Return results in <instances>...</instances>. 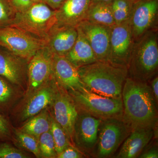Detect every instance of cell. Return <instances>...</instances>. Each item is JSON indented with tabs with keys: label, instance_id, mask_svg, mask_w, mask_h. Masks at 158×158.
I'll return each instance as SVG.
<instances>
[{
	"label": "cell",
	"instance_id": "cell-19",
	"mask_svg": "<svg viewBox=\"0 0 158 158\" xmlns=\"http://www.w3.org/2000/svg\"><path fill=\"white\" fill-rule=\"evenodd\" d=\"M56 93L54 88L49 86L37 90L27 103L23 113L24 119L38 114L54 102Z\"/></svg>",
	"mask_w": 158,
	"mask_h": 158
},
{
	"label": "cell",
	"instance_id": "cell-4",
	"mask_svg": "<svg viewBox=\"0 0 158 158\" xmlns=\"http://www.w3.org/2000/svg\"><path fill=\"white\" fill-rule=\"evenodd\" d=\"M71 96L80 111L101 120L123 118L122 97L110 98L93 93L85 87L80 90H69Z\"/></svg>",
	"mask_w": 158,
	"mask_h": 158
},
{
	"label": "cell",
	"instance_id": "cell-8",
	"mask_svg": "<svg viewBox=\"0 0 158 158\" xmlns=\"http://www.w3.org/2000/svg\"><path fill=\"white\" fill-rule=\"evenodd\" d=\"M134 41L128 20L111 28L108 62L127 69Z\"/></svg>",
	"mask_w": 158,
	"mask_h": 158
},
{
	"label": "cell",
	"instance_id": "cell-14",
	"mask_svg": "<svg viewBox=\"0 0 158 158\" xmlns=\"http://www.w3.org/2000/svg\"><path fill=\"white\" fill-rule=\"evenodd\" d=\"M78 37L76 27L56 24L45 40L53 54L65 56L74 45Z\"/></svg>",
	"mask_w": 158,
	"mask_h": 158
},
{
	"label": "cell",
	"instance_id": "cell-3",
	"mask_svg": "<svg viewBox=\"0 0 158 158\" xmlns=\"http://www.w3.org/2000/svg\"><path fill=\"white\" fill-rule=\"evenodd\" d=\"M158 68V33L155 28L134 42L128 66V77L148 82L156 76Z\"/></svg>",
	"mask_w": 158,
	"mask_h": 158
},
{
	"label": "cell",
	"instance_id": "cell-18",
	"mask_svg": "<svg viewBox=\"0 0 158 158\" xmlns=\"http://www.w3.org/2000/svg\"><path fill=\"white\" fill-rule=\"evenodd\" d=\"M77 29L78 37L76 41L65 57L73 65L78 68L96 62L98 60L87 40L82 32Z\"/></svg>",
	"mask_w": 158,
	"mask_h": 158
},
{
	"label": "cell",
	"instance_id": "cell-21",
	"mask_svg": "<svg viewBox=\"0 0 158 158\" xmlns=\"http://www.w3.org/2000/svg\"><path fill=\"white\" fill-rule=\"evenodd\" d=\"M111 3H90L85 20L112 27L116 23L113 16Z\"/></svg>",
	"mask_w": 158,
	"mask_h": 158
},
{
	"label": "cell",
	"instance_id": "cell-31",
	"mask_svg": "<svg viewBox=\"0 0 158 158\" xmlns=\"http://www.w3.org/2000/svg\"><path fill=\"white\" fill-rule=\"evenodd\" d=\"M69 146L62 152L57 155L59 158H84L85 156L72 146Z\"/></svg>",
	"mask_w": 158,
	"mask_h": 158
},
{
	"label": "cell",
	"instance_id": "cell-10",
	"mask_svg": "<svg viewBox=\"0 0 158 158\" xmlns=\"http://www.w3.org/2000/svg\"><path fill=\"white\" fill-rule=\"evenodd\" d=\"M101 119L81 111L74 127L73 142L82 150L92 156L97 142Z\"/></svg>",
	"mask_w": 158,
	"mask_h": 158
},
{
	"label": "cell",
	"instance_id": "cell-35",
	"mask_svg": "<svg viewBox=\"0 0 158 158\" xmlns=\"http://www.w3.org/2000/svg\"><path fill=\"white\" fill-rule=\"evenodd\" d=\"M46 1L48 3L49 5L52 9L57 10L61 7L65 0H46Z\"/></svg>",
	"mask_w": 158,
	"mask_h": 158
},
{
	"label": "cell",
	"instance_id": "cell-34",
	"mask_svg": "<svg viewBox=\"0 0 158 158\" xmlns=\"http://www.w3.org/2000/svg\"><path fill=\"white\" fill-rule=\"evenodd\" d=\"M150 81V87L156 102L158 103V77L156 76Z\"/></svg>",
	"mask_w": 158,
	"mask_h": 158
},
{
	"label": "cell",
	"instance_id": "cell-15",
	"mask_svg": "<svg viewBox=\"0 0 158 158\" xmlns=\"http://www.w3.org/2000/svg\"><path fill=\"white\" fill-rule=\"evenodd\" d=\"M53 72L59 84L65 89L76 90L85 87L78 69L64 56L53 54Z\"/></svg>",
	"mask_w": 158,
	"mask_h": 158
},
{
	"label": "cell",
	"instance_id": "cell-36",
	"mask_svg": "<svg viewBox=\"0 0 158 158\" xmlns=\"http://www.w3.org/2000/svg\"><path fill=\"white\" fill-rule=\"evenodd\" d=\"M113 0H91V3H111Z\"/></svg>",
	"mask_w": 158,
	"mask_h": 158
},
{
	"label": "cell",
	"instance_id": "cell-1",
	"mask_svg": "<svg viewBox=\"0 0 158 158\" xmlns=\"http://www.w3.org/2000/svg\"><path fill=\"white\" fill-rule=\"evenodd\" d=\"M123 121L132 130L157 127L158 103L148 82L127 77L122 92Z\"/></svg>",
	"mask_w": 158,
	"mask_h": 158
},
{
	"label": "cell",
	"instance_id": "cell-12",
	"mask_svg": "<svg viewBox=\"0 0 158 158\" xmlns=\"http://www.w3.org/2000/svg\"><path fill=\"white\" fill-rule=\"evenodd\" d=\"M55 120L73 142L74 127L78 114V110L71 96L62 88L56 93L54 101Z\"/></svg>",
	"mask_w": 158,
	"mask_h": 158
},
{
	"label": "cell",
	"instance_id": "cell-32",
	"mask_svg": "<svg viewBox=\"0 0 158 158\" xmlns=\"http://www.w3.org/2000/svg\"><path fill=\"white\" fill-rule=\"evenodd\" d=\"M11 3L17 12L27 11L33 4L31 0H11Z\"/></svg>",
	"mask_w": 158,
	"mask_h": 158
},
{
	"label": "cell",
	"instance_id": "cell-6",
	"mask_svg": "<svg viewBox=\"0 0 158 158\" xmlns=\"http://www.w3.org/2000/svg\"><path fill=\"white\" fill-rule=\"evenodd\" d=\"M132 129L123 118L102 120L99 127L96 147L92 156L96 158H110L113 156Z\"/></svg>",
	"mask_w": 158,
	"mask_h": 158
},
{
	"label": "cell",
	"instance_id": "cell-11",
	"mask_svg": "<svg viewBox=\"0 0 158 158\" xmlns=\"http://www.w3.org/2000/svg\"><path fill=\"white\" fill-rule=\"evenodd\" d=\"M88 40L98 61L108 62L111 27L83 20L77 26Z\"/></svg>",
	"mask_w": 158,
	"mask_h": 158
},
{
	"label": "cell",
	"instance_id": "cell-38",
	"mask_svg": "<svg viewBox=\"0 0 158 158\" xmlns=\"http://www.w3.org/2000/svg\"><path fill=\"white\" fill-rule=\"evenodd\" d=\"M131 1L132 2H135V1H137V0H131Z\"/></svg>",
	"mask_w": 158,
	"mask_h": 158
},
{
	"label": "cell",
	"instance_id": "cell-30",
	"mask_svg": "<svg viewBox=\"0 0 158 158\" xmlns=\"http://www.w3.org/2000/svg\"><path fill=\"white\" fill-rule=\"evenodd\" d=\"M138 158H158V150L156 143H149L144 148Z\"/></svg>",
	"mask_w": 158,
	"mask_h": 158
},
{
	"label": "cell",
	"instance_id": "cell-17",
	"mask_svg": "<svg viewBox=\"0 0 158 158\" xmlns=\"http://www.w3.org/2000/svg\"><path fill=\"white\" fill-rule=\"evenodd\" d=\"M154 138V130L140 128L132 130L115 157L118 158L138 157L144 148Z\"/></svg>",
	"mask_w": 158,
	"mask_h": 158
},
{
	"label": "cell",
	"instance_id": "cell-9",
	"mask_svg": "<svg viewBox=\"0 0 158 158\" xmlns=\"http://www.w3.org/2000/svg\"><path fill=\"white\" fill-rule=\"evenodd\" d=\"M158 12V0H137L133 2L129 22L134 41L156 28Z\"/></svg>",
	"mask_w": 158,
	"mask_h": 158
},
{
	"label": "cell",
	"instance_id": "cell-2",
	"mask_svg": "<svg viewBox=\"0 0 158 158\" xmlns=\"http://www.w3.org/2000/svg\"><path fill=\"white\" fill-rule=\"evenodd\" d=\"M77 69L88 90L107 97H122L123 88L128 77L127 69L99 61Z\"/></svg>",
	"mask_w": 158,
	"mask_h": 158
},
{
	"label": "cell",
	"instance_id": "cell-28",
	"mask_svg": "<svg viewBox=\"0 0 158 158\" xmlns=\"http://www.w3.org/2000/svg\"><path fill=\"white\" fill-rule=\"evenodd\" d=\"M23 153L9 144H0V158H25Z\"/></svg>",
	"mask_w": 158,
	"mask_h": 158
},
{
	"label": "cell",
	"instance_id": "cell-23",
	"mask_svg": "<svg viewBox=\"0 0 158 158\" xmlns=\"http://www.w3.org/2000/svg\"><path fill=\"white\" fill-rule=\"evenodd\" d=\"M131 0H113L111 8L116 24H118L129 19L133 3Z\"/></svg>",
	"mask_w": 158,
	"mask_h": 158
},
{
	"label": "cell",
	"instance_id": "cell-5",
	"mask_svg": "<svg viewBox=\"0 0 158 158\" xmlns=\"http://www.w3.org/2000/svg\"><path fill=\"white\" fill-rule=\"evenodd\" d=\"M57 24L56 11L44 3H34L27 11L17 12L11 25L22 29L45 41L52 29Z\"/></svg>",
	"mask_w": 158,
	"mask_h": 158
},
{
	"label": "cell",
	"instance_id": "cell-25",
	"mask_svg": "<svg viewBox=\"0 0 158 158\" xmlns=\"http://www.w3.org/2000/svg\"><path fill=\"white\" fill-rule=\"evenodd\" d=\"M39 145L41 156L55 158L57 156L55 145L51 130L44 133L39 137Z\"/></svg>",
	"mask_w": 158,
	"mask_h": 158
},
{
	"label": "cell",
	"instance_id": "cell-13",
	"mask_svg": "<svg viewBox=\"0 0 158 158\" xmlns=\"http://www.w3.org/2000/svg\"><path fill=\"white\" fill-rule=\"evenodd\" d=\"M53 54L46 46L31 58L28 66L29 90L39 89L53 72Z\"/></svg>",
	"mask_w": 158,
	"mask_h": 158
},
{
	"label": "cell",
	"instance_id": "cell-20",
	"mask_svg": "<svg viewBox=\"0 0 158 158\" xmlns=\"http://www.w3.org/2000/svg\"><path fill=\"white\" fill-rule=\"evenodd\" d=\"M14 55L0 47V76L13 84H19L22 68Z\"/></svg>",
	"mask_w": 158,
	"mask_h": 158
},
{
	"label": "cell",
	"instance_id": "cell-27",
	"mask_svg": "<svg viewBox=\"0 0 158 158\" xmlns=\"http://www.w3.org/2000/svg\"><path fill=\"white\" fill-rule=\"evenodd\" d=\"M11 9L5 0H0V28L11 25L13 19Z\"/></svg>",
	"mask_w": 158,
	"mask_h": 158
},
{
	"label": "cell",
	"instance_id": "cell-26",
	"mask_svg": "<svg viewBox=\"0 0 158 158\" xmlns=\"http://www.w3.org/2000/svg\"><path fill=\"white\" fill-rule=\"evenodd\" d=\"M18 140L23 147L33 153L37 157L41 156L39 142L37 138L27 133L19 131L16 134Z\"/></svg>",
	"mask_w": 158,
	"mask_h": 158
},
{
	"label": "cell",
	"instance_id": "cell-29",
	"mask_svg": "<svg viewBox=\"0 0 158 158\" xmlns=\"http://www.w3.org/2000/svg\"><path fill=\"white\" fill-rule=\"evenodd\" d=\"M12 94L10 86L3 77L0 76V105H4L9 101Z\"/></svg>",
	"mask_w": 158,
	"mask_h": 158
},
{
	"label": "cell",
	"instance_id": "cell-24",
	"mask_svg": "<svg viewBox=\"0 0 158 158\" xmlns=\"http://www.w3.org/2000/svg\"><path fill=\"white\" fill-rule=\"evenodd\" d=\"M51 131L57 156L65 148L70 146V140L65 131L55 119H52Z\"/></svg>",
	"mask_w": 158,
	"mask_h": 158
},
{
	"label": "cell",
	"instance_id": "cell-7",
	"mask_svg": "<svg viewBox=\"0 0 158 158\" xmlns=\"http://www.w3.org/2000/svg\"><path fill=\"white\" fill-rule=\"evenodd\" d=\"M45 45L43 40L15 26L9 25L0 28V47L15 56L31 59Z\"/></svg>",
	"mask_w": 158,
	"mask_h": 158
},
{
	"label": "cell",
	"instance_id": "cell-22",
	"mask_svg": "<svg viewBox=\"0 0 158 158\" xmlns=\"http://www.w3.org/2000/svg\"><path fill=\"white\" fill-rule=\"evenodd\" d=\"M51 121L46 112L40 113L31 118L21 129V131L39 138L44 133L51 130Z\"/></svg>",
	"mask_w": 158,
	"mask_h": 158
},
{
	"label": "cell",
	"instance_id": "cell-33",
	"mask_svg": "<svg viewBox=\"0 0 158 158\" xmlns=\"http://www.w3.org/2000/svg\"><path fill=\"white\" fill-rule=\"evenodd\" d=\"M9 133V128L7 122L0 114V138L7 136Z\"/></svg>",
	"mask_w": 158,
	"mask_h": 158
},
{
	"label": "cell",
	"instance_id": "cell-16",
	"mask_svg": "<svg viewBox=\"0 0 158 158\" xmlns=\"http://www.w3.org/2000/svg\"><path fill=\"white\" fill-rule=\"evenodd\" d=\"M91 0H65L56 10L57 25L76 27L85 20Z\"/></svg>",
	"mask_w": 158,
	"mask_h": 158
},
{
	"label": "cell",
	"instance_id": "cell-37",
	"mask_svg": "<svg viewBox=\"0 0 158 158\" xmlns=\"http://www.w3.org/2000/svg\"><path fill=\"white\" fill-rule=\"evenodd\" d=\"M33 3H43L44 0H31Z\"/></svg>",
	"mask_w": 158,
	"mask_h": 158
}]
</instances>
